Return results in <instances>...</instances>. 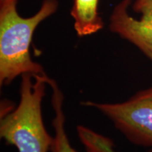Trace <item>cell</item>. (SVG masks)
Returning <instances> with one entry per match:
<instances>
[{
  "label": "cell",
  "instance_id": "277c9868",
  "mask_svg": "<svg viewBox=\"0 0 152 152\" xmlns=\"http://www.w3.org/2000/svg\"><path fill=\"white\" fill-rule=\"evenodd\" d=\"M131 0H121L113 7L109 17L112 33L133 44L152 62V0H135L132 8L140 18L129 12Z\"/></svg>",
  "mask_w": 152,
  "mask_h": 152
},
{
  "label": "cell",
  "instance_id": "6da1fadb",
  "mask_svg": "<svg viewBox=\"0 0 152 152\" xmlns=\"http://www.w3.org/2000/svg\"><path fill=\"white\" fill-rule=\"evenodd\" d=\"M58 8V0H42L39 10L25 18L16 6L0 11V85L7 86L24 74L46 75L30 54L33 34L39 24Z\"/></svg>",
  "mask_w": 152,
  "mask_h": 152
},
{
  "label": "cell",
  "instance_id": "7a4b0ae2",
  "mask_svg": "<svg viewBox=\"0 0 152 152\" xmlns=\"http://www.w3.org/2000/svg\"><path fill=\"white\" fill-rule=\"evenodd\" d=\"M47 75L24 74L20 85V102L13 111L1 115L0 136L18 152H48L54 137L44 125L42 102Z\"/></svg>",
  "mask_w": 152,
  "mask_h": 152
},
{
  "label": "cell",
  "instance_id": "5b68a950",
  "mask_svg": "<svg viewBox=\"0 0 152 152\" xmlns=\"http://www.w3.org/2000/svg\"><path fill=\"white\" fill-rule=\"evenodd\" d=\"M99 0H74L71 15L74 28L79 37L97 33L104 28V22L99 13Z\"/></svg>",
  "mask_w": 152,
  "mask_h": 152
},
{
  "label": "cell",
  "instance_id": "52a82bcc",
  "mask_svg": "<svg viewBox=\"0 0 152 152\" xmlns=\"http://www.w3.org/2000/svg\"><path fill=\"white\" fill-rule=\"evenodd\" d=\"M77 134L87 152H116L109 138L92 131L86 127L77 126Z\"/></svg>",
  "mask_w": 152,
  "mask_h": 152
},
{
  "label": "cell",
  "instance_id": "ba28073f",
  "mask_svg": "<svg viewBox=\"0 0 152 152\" xmlns=\"http://www.w3.org/2000/svg\"><path fill=\"white\" fill-rule=\"evenodd\" d=\"M17 1L18 0H0V11H3L13 6H16Z\"/></svg>",
  "mask_w": 152,
  "mask_h": 152
},
{
  "label": "cell",
  "instance_id": "3957f363",
  "mask_svg": "<svg viewBox=\"0 0 152 152\" xmlns=\"http://www.w3.org/2000/svg\"><path fill=\"white\" fill-rule=\"evenodd\" d=\"M82 104L100 111L132 143L152 146V87L140 91L122 103L86 101Z\"/></svg>",
  "mask_w": 152,
  "mask_h": 152
},
{
  "label": "cell",
  "instance_id": "8992f818",
  "mask_svg": "<svg viewBox=\"0 0 152 152\" xmlns=\"http://www.w3.org/2000/svg\"><path fill=\"white\" fill-rule=\"evenodd\" d=\"M47 84L52 89V104L55 116L52 125L55 134L51 152H78L70 144L65 129V115L63 111L64 95L54 79L49 77Z\"/></svg>",
  "mask_w": 152,
  "mask_h": 152
}]
</instances>
